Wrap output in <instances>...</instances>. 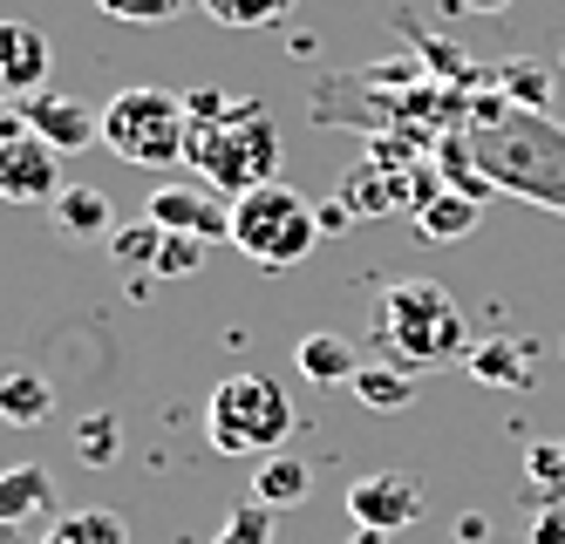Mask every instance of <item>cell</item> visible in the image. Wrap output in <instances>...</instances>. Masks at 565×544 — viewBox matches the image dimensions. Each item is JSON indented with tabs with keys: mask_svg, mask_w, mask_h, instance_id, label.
Listing matches in <instances>:
<instances>
[{
	"mask_svg": "<svg viewBox=\"0 0 565 544\" xmlns=\"http://www.w3.org/2000/svg\"><path fill=\"white\" fill-rule=\"evenodd\" d=\"M184 163H198V178H205L218 198H246L259 184H273V163H279V122L266 116V103L253 96H218V89H191L184 96Z\"/></svg>",
	"mask_w": 565,
	"mask_h": 544,
	"instance_id": "6da1fadb",
	"label": "cell"
},
{
	"mask_svg": "<svg viewBox=\"0 0 565 544\" xmlns=\"http://www.w3.org/2000/svg\"><path fill=\"white\" fill-rule=\"evenodd\" d=\"M375 341L388 348L395 367H436L470 354V327H463V307L450 300V286L395 279L375 300Z\"/></svg>",
	"mask_w": 565,
	"mask_h": 544,
	"instance_id": "7a4b0ae2",
	"label": "cell"
},
{
	"mask_svg": "<svg viewBox=\"0 0 565 544\" xmlns=\"http://www.w3.org/2000/svg\"><path fill=\"white\" fill-rule=\"evenodd\" d=\"M313 238H320V204L313 198H300L294 184H259V191H246L232 204V245L246 253L253 266H266V273H287V266H300L307 253H313Z\"/></svg>",
	"mask_w": 565,
	"mask_h": 544,
	"instance_id": "3957f363",
	"label": "cell"
},
{
	"mask_svg": "<svg viewBox=\"0 0 565 544\" xmlns=\"http://www.w3.org/2000/svg\"><path fill=\"white\" fill-rule=\"evenodd\" d=\"M205 429H212L218 456H279V442L294 429L287 382H273V374H232L205 402Z\"/></svg>",
	"mask_w": 565,
	"mask_h": 544,
	"instance_id": "277c9868",
	"label": "cell"
},
{
	"mask_svg": "<svg viewBox=\"0 0 565 544\" xmlns=\"http://www.w3.org/2000/svg\"><path fill=\"white\" fill-rule=\"evenodd\" d=\"M184 96L171 89H116L103 103V143L137 163V171H171V163H184Z\"/></svg>",
	"mask_w": 565,
	"mask_h": 544,
	"instance_id": "5b68a950",
	"label": "cell"
},
{
	"mask_svg": "<svg viewBox=\"0 0 565 544\" xmlns=\"http://www.w3.org/2000/svg\"><path fill=\"white\" fill-rule=\"evenodd\" d=\"M143 218L157 232L178 238H205V245H232V198H218L212 184H157Z\"/></svg>",
	"mask_w": 565,
	"mask_h": 544,
	"instance_id": "8992f818",
	"label": "cell"
},
{
	"mask_svg": "<svg viewBox=\"0 0 565 544\" xmlns=\"http://www.w3.org/2000/svg\"><path fill=\"white\" fill-rule=\"evenodd\" d=\"M348 518H354V531H388L395 537L423 518V483L409 470H369L348 490Z\"/></svg>",
	"mask_w": 565,
	"mask_h": 544,
	"instance_id": "52a82bcc",
	"label": "cell"
},
{
	"mask_svg": "<svg viewBox=\"0 0 565 544\" xmlns=\"http://www.w3.org/2000/svg\"><path fill=\"white\" fill-rule=\"evenodd\" d=\"M0 198L8 204H49L62 198V150L42 143L34 130H14L8 143H0Z\"/></svg>",
	"mask_w": 565,
	"mask_h": 544,
	"instance_id": "ba28073f",
	"label": "cell"
},
{
	"mask_svg": "<svg viewBox=\"0 0 565 544\" xmlns=\"http://www.w3.org/2000/svg\"><path fill=\"white\" fill-rule=\"evenodd\" d=\"M21 122H28V130L42 137V143H55L62 157L103 143V109L83 103V96H55V89H42L34 103H21Z\"/></svg>",
	"mask_w": 565,
	"mask_h": 544,
	"instance_id": "9c48e42d",
	"label": "cell"
},
{
	"mask_svg": "<svg viewBox=\"0 0 565 544\" xmlns=\"http://www.w3.org/2000/svg\"><path fill=\"white\" fill-rule=\"evenodd\" d=\"M49 34L34 21H0V109L8 103H34L49 82Z\"/></svg>",
	"mask_w": 565,
	"mask_h": 544,
	"instance_id": "30bf717a",
	"label": "cell"
},
{
	"mask_svg": "<svg viewBox=\"0 0 565 544\" xmlns=\"http://www.w3.org/2000/svg\"><path fill=\"white\" fill-rule=\"evenodd\" d=\"M532 137L545 150V163H518V157H483V184H511L524 198H545V204H565V137L545 130L532 116Z\"/></svg>",
	"mask_w": 565,
	"mask_h": 544,
	"instance_id": "8fae6325",
	"label": "cell"
},
{
	"mask_svg": "<svg viewBox=\"0 0 565 544\" xmlns=\"http://www.w3.org/2000/svg\"><path fill=\"white\" fill-rule=\"evenodd\" d=\"M55 511V483L42 463H14V470H0V531H21V524H42ZM55 524V518H49Z\"/></svg>",
	"mask_w": 565,
	"mask_h": 544,
	"instance_id": "7c38bea8",
	"label": "cell"
},
{
	"mask_svg": "<svg viewBox=\"0 0 565 544\" xmlns=\"http://www.w3.org/2000/svg\"><path fill=\"white\" fill-rule=\"evenodd\" d=\"M49 415H55V382L42 367H0V423L42 429Z\"/></svg>",
	"mask_w": 565,
	"mask_h": 544,
	"instance_id": "4fadbf2b",
	"label": "cell"
},
{
	"mask_svg": "<svg viewBox=\"0 0 565 544\" xmlns=\"http://www.w3.org/2000/svg\"><path fill=\"white\" fill-rule=\"evenodd\" d=\"M294 361L320 388H354V374H361V354H354V341H341V333H307L294 348Z\"/></svg>",
	"mask_w": 565,
	"mask_h": 544,
	"instance_id": "5bb4252c",
	"label": "cell"
},
{
	"mask_svg": "<svg viewBox=\"0 0 565 544\" xmlns=\"http://www.w3.org/2000/svg\"><path fill=\"white\" fill-rule=\"evenodd\" d=\"M307 463L300 456H259V470H253V504H266V511H294V504H307Z\"/></svg>",
	"mask_w": 565,
	"mask_h": 544,
	"instance_id": "9a60e30c",
	"label": "cell"
},
{
	"mask_svg": "<svg viewBox=\"0 0 565 544\" xmlns=\"http://www.w3.org/2000/svg\"><path fill=\"white\" fill-rule=\"evenodd\" d=\"M354 402H361V408H375V415L409 408V402H416L409 367H395V361H361V374H354Z\"/></svg>",
	"mask_w": 565,
	"mask_h": 544,
	"instance_id": "2e32d148",
	"label": "cell"
},
{
	"mask_svg": "<svg viewBox=\"0 0 565 544\" xmlns=\"http://www.w3.org/2000/svg\"><path fill=\"white\" fill-rule=\"evenodd\" d=\"M109 198L96 191V184H68L62 198H55V225L68 232V238H109Z\"/></svg>",
	"mask_w": 565,
	"mask_h": 544,
	"instance_id": "e0dca14e",
	"label": "cell"
},
{
	"mask_svg": "<svg viewBox=\"0 0 565 544\" xmlns=\"http://www.w3.org/2000/svg\"><path fill=\"white\" fill-rule=\"evenodd\" d=\"M470 374H477V382L483 388H532V354H524V348H477L470 354Z\"/></svg>",
	"mask_w": 565,
	"mask_h": 544,
	"instance_id": "ac0fdd59",
	"label": "cell"
},
{
	"mask_svg": "<svg viewBox=\"0 0 565 544\" xmlns=\"http://www.w3.org/2000/svg\"><path fill=\"white\" fill-rule=\"evenodd\" d=\"M416 225H423V238H470L477 232V204L457 198V191H443V198H429L416 212Z\"/></svg>",
	"mask_w": 565,
	"mask_h": 544,
	"instance_id": "d6986e66",
	"label": "cell"
},
{
	"mask_svg": "<svg viewBox=\"0 0 565 544\" xmlns=\"http://www.w3.org/2000/svg\"><path fill=\"white\" fill-rule=\"evenodd\" d=\"M218 28H279L294 14V0H198Z\"/></svg>",
	"mask_w": 565,
	"mask_h": 544,
	"instance_id": "ffe728a7",
	"label": "cell"
},
{
	"mask_svg": "<svg viewBox=\"0 0 565 544\" xmlns=\"http://www.w3.org/2000/svg\"><path fill=\"white\" fill-rule=\"evenodd\" d=\"M116 449H124V423H116L109 408L83 415V429H75V456H83V463H96V470H109Z\"/></svg>",
	"mask_w": 565,
	"mask_h": 544,
	"instance_id": "44dd1931",
	"label": "cell"
},
{
	"mask_svg": "<svg viewBox=\"0 0 565 544\" xmlns=\"http://www.w3.org/2000/svg\"><path fill=\"white\" fill-rule=\"evenodd\" d=\"M109 253H116V266L157 273V253H164V232H157L150 218H137V225H116V232H109Z\"/></svg>",
	"mask_w": 565,
	"mask_h": 544,
	"instance_id": "7402d4cb",
	"label": "cell"
},
{
	"mask_svg": "<svg viewBox=\"0 0 565 544\" xmlns=\"http://www.w3.org/2000/svg\"><path fill=\"white\" fill-rule=\"evenodd\" d=\"M212 544H273V511L253 504V497H246V504H232V518L218 524Z\"/></svg>",
	"mask_w": 565,
	"mask_h": 544,
	"instance_id": "603a6c76",
	"label": "cell"
},
{
	"mask_svg": "<svg viewBox=\"0 0 565 544\" xmlns=\"http://www.w3.org/2000/svg\"><path fill=\"white\" fill-rule=\"evenodd\" d=\"M524 477L539 497H565V442H532L524 449Z\"/></svg>",
	"mask_w": 565,
	"mask_h": 544,
	"instance_id": "cb8c5ba5",
	"label": "cell"
},
{
	"mask_svg": "<svg viewBox=\"0 0 565 544\" xmlns=\"http://www.w3.org/2000/svg\"><path fill=\"white\" fill-rule=\"evenodd\" d=\"M205 253H212L205 238H178V232H164V253H157V279H191V273H205Z\"/></svg>",
	"mask_w": 565,
	"mask_h": 544,
	"instance_id": "d4e9b609",
	"label": "cell"
},
{
	"mask_svg": "<svg viewBox=\"0 0 565 544\" xmlns=\"http://www.w3.org/2000/svg\"><path fill=\"white\" fill-rule=\"evenodd\" d=\"M103 14L116 21H137V28H157V21H178L184 8H198V0H96Z\"/></svg>",
	"mask_w": 565,
	"mask_h": 544,
	"instance_id": "484cf974",
	"label": "cell"
},
{
	"mask_svg": "<svg viewBox=\"0 0 565 544\" xmlns=\"http://www.w3.org/2000/svg\"><path fill=\"white\" fill-rule=\"evenodd\" d=\"M68 531L83 537V544H130V524L116 518V511H103V504H89V511H68Z\"/></svg>",
	"mask_w": 565,
	"mask_h": 544,
	"instance_id": "4316f807",
	"label": "cell"
},
{
	"mask_svg": "<svg viewBox=\"0 0 565 544\" xmlns=\"http://www.w3.org/2000/svg\"><path fill=\"white\" fill-rule=\"evenodd\" d=\"M532 544H565V511H539L532 518Z\"/></svg>",
	"mask_w": 565,
	"mask_h": 544,
	"instance_id": "83f0119b",
	"label": "cell"
},
{
	"mask_svg": "<svg viewBox=\"0 0 565 544\" xmlns=\"http://www.w3.org/2000/svg\"><path fill=\"white\" fill-rule=\"evenodd\" d=\"M457 537H463V544H483V537H491V518H483V511H463V518H457Z\"/></svg>",
	"mask_w": 565,
	"mask_h": 544,
	"instance_id": "f1b7e54d",
	"label": "cell"
},
{
	"mask_svg": "<svg viewBox=\"0 0 565 544\" xmlns=\"http://www.w3.org/2000/svg\"><path fill=\"white\" fill-rule=\"evenodd\" d=\"M42 544H83V537H75V531H68V518H55V524L42 531Z\"/></svg>",
	"mask_w": 565,
	"mask_h": 544,
	"instance_id": "f546056e",
	"label": "cell"
},
{
	"mask_svg": "<svg viewBox=\"0 0 565 544\" xmlns=\"http://www.w3.org/2000/svg\"><path fill=\"white\" fill-rule=\"evenodd\" d=\"M463 8H470V14H504L511 0H463Z\"/></svg>",
	"mask_w": 565,
	"mask_h": 544,
	"instance_id": "4dcf8cb0",
	"label": "cell"
},
{
	"mask_svg": "<svg viewBox=\"0 0 565 544\" xmlns=\"http://www.w3.org/2000/svg\"><path fill=\"white\" fill-rule=\"evenodd\" d=\"M14 130H28V122H21V116H14V109H0V143H8V137H14Z\"/></svg>",
	"mask_w": 565,
	"mask_h": 544,
	"instance_id": "1f68e13d",
	"label": "cell"
},
{
	"mask_svg": "<svg viewBox=\"0 0 565 544\" xmlns=\"http://www.w3.org/2000/svg\"><path fill=\"white\" fill-rule=\"evenodd\" d=\"M354 544H395L388 531H354Z\"/></svg>",
	"mask_w": 565,
	"mask_h": 544,
	"instance_id": "d6a6232c",
	"label": "cell"
},
{
	"mask_svg": "<svg viewBox=\"0 0 565 544\" xmlns=\"http://www.w3.org/2000/svg\"><path fill=\"white\" fill-rule=\"evenodd\" d=\"M0 544H8V531H0Z\"/></svg>",
	"mask_w": 565,
	"mask_h": 544,
	"instance_id": "836d02e7",
	"label": "cell"
}]
</instances>
